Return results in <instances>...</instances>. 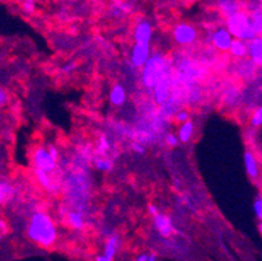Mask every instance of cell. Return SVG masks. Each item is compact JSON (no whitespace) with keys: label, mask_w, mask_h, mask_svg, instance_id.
<instances>
[{"label":"cell","mask_w":262,"mask_h":261,"mask_svg":"<svg viewBox=\"0 0 262 261\" xmlns=\"http://www.w3.org/2000/svg\"><path fill=\"white\" fill-rule=\"evenodd\" d=\"M149 261H157L156 253H149Z\"/></svg>","instance_id":"31"},{"label":"cell","mask_w":262,"mask_h":261,"mask_svg":"<svg viewBox=\"0 0 262 261\" xmlns=\"http://www.w3.org/2000/svg\"><path fill=\"white\" fill-rule=\"evenodd\" d=\"M26 236L39 247L50 248L58 240V227L51 215L37 210L26 225Z\"/></svg>","instance_id":"1"},{"label":"cell","mask_w":262,"mask_h":261,"mask_svg":"<svg viewBox=\"0 0 262 261\" xmlns=\"http://www.w3.org/2000/svg\"><path fill=\"white\" fill-rule=\"evenodd\" d=\"M133 39L135 43H142V45H150L153 39V25L150 21L141 18L136 23L133 29Z\"/></svg>","instance_id":"7"},{"label":"cell","mask_w":262,"mask_h":261,"mask_svg":"<svg viewBox=\"0 0 262 261\" xmlns=\"http://www.w3.org/2000/svg\"><path fill=\"white\" fill-rule=\"evenodd\" d=\"M233 35L227 28H218L215 29L211 34V43L219 51H230V47L233 42Z\"/></svg>","instance_id":"8"},{"label":"cell","mask_w":262,"mask_h":261,"mask_svg":"<svg viewBox=\"0 0 262 261\" xmlns=\"http://www.w3.org/2000/svg\"><path fill=\"white\" fill-rule=\"evenodd\" d=\"M153 224L154 227L157 229V231H158L162 236H164V238L171 236L173 234V231H175V227H173L171 218L167 217L166 214H163V213H158V214L154 215Z\"/></svg>","instance_id":"10"},{"label":"cell","mask_w":262,"mask_h":261,"mask_svg":"<svg viewBox=\"0 0 262 261\" xmlns=\"http://www.w3.org/2000/svg\"><path fill=\"white\" fill-rule=\"evenodd\" d=\"M251 124L253 127H261L262 126V106H258L253 111L251 116Z\"/></svg>","instance_id":"19"},{"label":"cell","mask_w":262,"mask_h":261,"mask_svg":"<svg viewBox=\"0 0 262 261\" xmlns=\"http://www.w3.org/2000/svg\"><path fill=\"white\" fill-rule=\"evenodd\" d=\"M23 9L25 11V13H33L35 9V3L34 0H24L23 2Z\"/></svg>","instance_id":"25"},{"label":"cell","mask_w":262,"mask_h":261,"mask_svg":"<svg viewBox=\"0 0 262 261\" xmlns=\"http://www.w3.org/2000/svg\"><path fill=\"white\" fill-rule=\"evenodd\" d=\"M193 133H194V124H193L192 121H188L185 123L180 124L178 129V137L180 140V143H188V141L192 138Z\"/></svg>","instance_id":"16"},{"label":"cell","mask_w":262,"mask_h":261,"mask_svg":"<svg viewBox=\"0 0 262 261\" xmlns=\"http://www.w3.org/2000/svg\"><path fill=\"white\" fill-rule=\"evenodd\" d=\"M258 231L261 233V235H262V222H259L258 224Z\"/></svg>","instance_id":"32"},{"label":"cell","mask_w":262,"mask_h":261,"mask_svg":"<svg viewBox=\"0 0 262 261\" xmlns=\"http://www.w3.org/2000/svg\"><path fill=\"white\" fill-rule=\"evenodd\" d=\"M167 71H170V69L167 68L166 57L162 54L151 55L150 61L142 68V84L146 86L147 89H154L157 84L159 83V80L163 77L164 73Z\"/></svg>","instance_id":"3"},{"label":"cell","mask_w":262,"mask_h":261,"mask_svg":"<svg viewBox=\"0 0 262 261\" xmlns=\"http://www.w3.org/2000/svg\"><path fill=\"white\" fill-rule=\"evenodd\" d=\"M197 29L188 23H180L173 26L172 38L179 46H189L197 41Z\"/></svg>","instance_id":"5"},{"label":"cell","mask_w":262,"mask_h":261,"mask_svg":"<svg viewBox=\"0 0 262 261\" xmlns=\"http://www.w3.org/2000/svg\"><path fill=\"white\" fill-rule=\"evenodd\" d=\"M58 158L59 152L55 147H38L33 153V166L37 170L52 174L58 166Z\"/></svg>","instance_id":"4"},{"label":"cell","mask_w":262,"mask_h":261,"mask_svg":"<svg viewBox=\"0 0 262 261\" xmlns=\"http://www.w3.org/2000/svg\"><path fill=\"white\" fill-rule=\"evenodd\" d=\"M230 52L233 57L237 59H243L248 55V42L242 39H233L232 45L230 47Z\"/></svg>","instance_id":"17"},{"label":"cell","mask_w":262,"mask_h":261,"mask_svg":"<svg viewBox=\"0 0 262 261\" xmlns=\"http://www.w3.org/2000/svg\"><path fill=\"white\" fill-rule=\"evenodd\" d=\"M151 57V49L150 45H142V43H135L130 49L129 61L135 68H144L147 62Z\"/></svg>","instance_id":"6"},{"label":"cell","mask_w":262,"mask_h":261,"mask_svg":"<svg viewBox=\"0 0 262 261\" xmlns=\"http://www.w3.org/2000/svg\"><path fill=\"white\" fill-rule=\"evenodd\" d=\"M0 195H2V203H6V198L9 197L12 195V187L9 183L6 182H2V187H0Z\"/></svg>","instance_id":"22"},{"label":"cell","mask_w":262,"mask_h":261,"mask_svg":"<svg viewBox=\"0 0 262 261\" xmlns=\"http://www.w3.org/2000/svg\"><path fill=\"white\" fill-rule=\"evenodd\" d=\"M149 213H150V215H151V217H154V215L156 214H158L159 213V210H158V208L156 207V205H149Z\"/></svg>","instance_id":"29"},{"label":"cell","mask_w":262,"mask_h":261,"mask_svg":"<svg viewBox=\"0 0 262 261\" xmlns=\"http://www.w3.org/2000/svg\"><path fill=\"white\" fill-rule=\"evenodd\" d=\"M244 165H245V171H247L248 176L252 180H258L261 178V167H259V162L254 153L252 150H247L244 153Z\"/></svg>","instance_id":"9"},{"label":"cell","mask_w":262,"mask_h":261,"mask_svg":"<svg viewBox=\"0 0 262 261\" xmlns=\"http://www.w3.org/2000/svg\"><path fill=\"white\" fill-rule=\"evenodd\" d=\"M130 148H132V150L136 153V154L142 155V154H145V152H146V149H145L144 145H142V144H140V143H133L132 147H130Z\"/></svg>","instance_id":"26"},{"label":"cell","mask_w":262,"mask_h":261,"mask_svg":"<svg viewBox=\"0 0 262 261\" xmlns=\"http://www.w3.org/2000/svg\"><path fill=\"white\" fill-rule=\"evenodd\" d=\"M248 56L254 66L262 67V35H257L248 42Z\"/></svg>","instance_id":"11"},{"label":"cell","mask_w":262,"mask_h":261,"mask_svg":"<svg viewBox=\"0 0 262 261\" xmlns=\"http://www.w3.org/2000/svg\"><path fill=\"white\" fill-rule=\"evenodd\" d=\"M94 166L98 171L102 172H110L114 167V162L106 157H99L94 159Z\"/></svg>","instance_id":"18"},{"label":"cell","mask_w":262,"mask_h":261,"mask_svg":"<svg viewBox=\"0 0 262 261\" xmlns=\"http://www.w3.org/2000/svg\"><path fill=\"white\" fill-rule=\"evenodd\" d=\"M227 29L235 39H242L245 42H249L258 35L251 16L242 11L227 17Z\"/></svg>","instance_id":"2"},{"label":"cell","mask_w":262,"mask_h":261,"mask_svg":"<svg viewBox=\"0 0 262 261\" xmlns=\"http://www.w3.org/2000/svg\"><path fill=\"white\" fill-rule=\"evenodd\" d=\"M67 222L75 230H82L85 227L84 214L78 210H70L67 213Z\"/></svg>","instance_id":"15"},{"label":"cell","mask_w":262,"mask_h":261,"mask_svg":"<svg viewBox=\"0 0 262 261\" xmlns=\"http://www.w3.org/2000/svg\"><path fill=\"white\" fill-rule=\"evenodd\" d=\"M179 137H178V135H175V133H167V135H166V137H164V143L167 144L168 147H171V148H173V147H176V145H178L179 144Z\"/></svg>","instance_id":"24"},{"label":"cell","mask_w":262,"mask_h":261,"mask_svg":"<svg viewBox=\"0 0 262 261\" xmlns=\"http://www.w3.org/2000/svg\"><path fill=\"white\" fill-rule=\"evenodd\" d=\"M135 261H149V253H140V255L135 258Z\"/></svg>","instance_id":"28"},{"label":"cell","mask_w":262,"mask_h":261,"mask_svg":"<svg viewBox=\"0 0 262 261\" xmlns=\"http://www.w3.org/2000/svg\"><path fill=\"white\" fill-rule=\"evenodd\" d=\"M253 210H254V214H256L257 219L259 222H262V195H258L254 200V204H253Z\"/></svg>","instance_id":"21"},{"label":"cell","mask_w":262,"mask_h":261,"mask_svg":"<svg viewBox=\"0 0 262 261\" xmlns=\"http://www.w3.org/2000/svg\"><path fill=\"white\" fill-rule=\"evenodd\" d=\"M120 246H121V240L118 235L108 236V239H107L106 243H104L103 255H106L107 257L114 260V257L118 255L119 250H120Z\"/></svg>","instance_id":"13"},{"label":"cell","mask_w":262,"mask_h":261,"mask_svg":"<svg viewBox=\"0 0 262 261\" xmlns=\"http://www.w3.org/2000/svg\"><path fill=\"white\" fill-rule=\"evenodd\" d=\"M97 148H98V153H101V154H107V152L110 150L111 145H110V141L107 140L106 136H101V137H99Z\"/></svg>","instance_id":"20"},{"label":"cell","mask_w":262,"mask_h":261,"mask_svg":"<svg viewBox=\"0 0 262 261\" xmlns=\"http://www.w3.org/2000/svg\"><path fill=\"white\" fill-rule=\"evenodd\" d=\"M175 121L180 124L185 123V122L190 121L189 114H188V111H185V110H179L175 114Z\"/></svg>","instance_id":"23"},{"label":"cell","mask_w":262,"mask_h":261,"mask_svg":"<svg viewBox=\"0 0 262 261\" xmlns=\"http://www.w3.org/2000/svg\"><path fill=\"white\" fill-rule=\"evenodd\" d=\"M110 102L114 105V106L119 107V106H123L125 104V101H127V90L124 88L123 85L120 84H115V85L111 88L110 90Z\"/></svg>","instance_id":"12"},{"label":"cell","mask_w":262,"mask_h":261,"mask_svg":"<svg viewBox=\"0 0 262 261\" xmlns=\"http://www.w3.org/2000/svg\"><path fill=\"white\" fill-rule=\"evenodd\" d=\"M95 261H113V260H111L110 257H107L106 255H103V253H102V255H98L97 257H95Z\"/></svg>","instance_id":"30"},{"label":"cell","mask_w":262,"mask_h":261,"mask_svg":"<svg viewBox=\"0 0 262 261\" xmlns=\"http://www.w3.org/2000/svg\"><path fill=\"white\" fill-rule=\"evenodd\" d=\"M8 94H7V92L4 89L0 90V105L2 106H4V105L7 104V101H8Z\"/></svg>","instance_id":"27"},{"label":"cell","mask_w":262,"mask_h":261,"mask_svg":"<svg viewBox=\"0 0 262 261\" xmlns=\"http://www.w3.org/2000/svg\"><path fill=\"white\" fill-rule=\"evenodd\" d=\"M34 175H35V178H37L38 183L43 187L45 190L51 191V192H55V191L58 190V188H56V184H55V182H54V179H52L51 174L42 171V170L34 169Z\"/></svg>","instance_id":"14"}]
</instances>
